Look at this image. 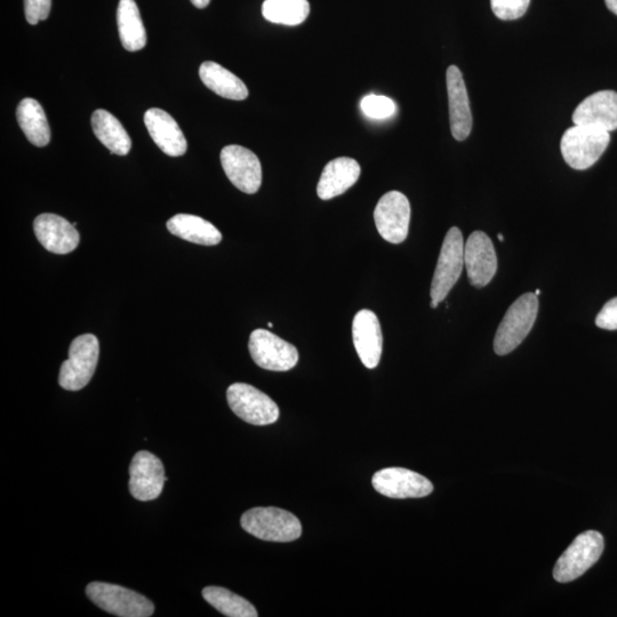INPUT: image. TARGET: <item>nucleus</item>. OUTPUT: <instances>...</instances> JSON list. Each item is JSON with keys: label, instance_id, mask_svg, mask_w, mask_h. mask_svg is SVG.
<instances>
[{"label": "nucleus", "instance_id": "423d86ee", "mask_svg": "<svg viewBox=\"0 0 617 617\" xmlns=\"http://www.w3.org/2000/svg\"><path fill=\"white\" fill-rule=\"evenodd\" d=\"M604 547V538L599 532L580 534L558 559L554 570L555 580L568 583L579 579L602 557Z\"/></svg>", "mask_w": 617, "mask_h": 617}, {"label": "nucleus", "instance_id": "412c9836", "mask_svg": "<svg viewBox=\"0 0 617 617\" xmlns=\"http://www.w3.org/2000/svg\"><path fill=\"white\" fill-rule=\"evenodd\" d=\"M199 77L204 85L221 98L243 101L247 99L246 85L221 64L206 61L199 68Z\"/></svg>", "mask_w": 617, "mask_h": 617}, {"label": "nucleus", "instance_id": "f257e3e1", "mask_svg": "<svg viewBox=\"0 0 617 617\" xmlns=\"http://www.w3.org/2000/svg\"><path fill=\"white\" fill-rule=\"evenodd\" d=\"M539 300L533 293H526L507 311L494 340L496 355L506 356L514 351L530 334L538 318Z\"/></svg>", "mask_w": 617, "mask_h": 617}, {"label": "nucleus", "instance_id": "5701e85b", "mask_svg": "<svg viewBox=\"0 0 617 617\" xmlns=\"http://www.w3.org/2000/svg\"><path fill=\"white\" fill-rule=\"evenodd\" d=\"M120 42L128 52H138L147 45V32L135 0H120L117 10Z\"/></svg>", "mask_w": 617, "mask_h": 617}, {"label": "nucleus", "instance_id": "2f4dec72", "mask_svg": "<svg viewBox=\"0 0 617 617\" xmlns=\"http://www.w3.org/2000/svg\"><path fill=\"white\" fill-rule=\"evenodd\" d=\"M190 2L192 3V5L202 10V8H205L208 5H210L211 0H190Z\"/></svg>", "mask_w": 617, "mask_h": 617}, {"label": "nucleus", "instance_id": "0eeeda50", "mask_svg": "<svg viewBox=\"0 0 617 617\" xmlns=\"http://www.w3.org/2000/svg\"><path fill=\"white\" fill-rule=\"evenodd\" d=\"M227 399L231 411L253 426H269L279 419V408L274 400L250 384H231Z\"/></svg>", "mask_w": 617, "mask_h": 617}, {"label": "nucleus", "instance_id": "f8f14e48", "mask_svg": "<svg viewBox=\"0 0 617 617\" xmlns=\"http://www.w3.org/2000/svg\"><path fill=\"white\" fill-rule=\"evenodd\" d=\"M376 492L390 499H419L434 491L429 479L404 468H388L376 472L372 479Z\"/></svg>", "mask_w": 617, "mask_h": 617}, {"label": "nucleus", "instance_id": "bb28decb", "mask_svg": "<svg viewBox=\"0 0 617 617\" xmlns=\"http://www.w3.org/2000/svg\"><path fill=\"white\" fill-rule=\"evenodd\" d=\"M203 597L215 610L228 617H256L259 615L256 608L248 600L228 589L207 587L203 590Z\"/></svg>", "mask_w": 617, "mask_h": 617}, {"label": "nucleus", "instance_id": "20e7f679", "mask_svg": "<svg viewBox=\"0 0 617 617\" xmlns=\"http://www.w3.org/2000/svg\"><path fill=\"white\" fill-rule=\"evenodd\" d=\"M91 602L109 614L120 617H149L155 606L147 597L117 584L92 582L86 588Z\"/></svg>", "mask_w": 617, "mask_h": 617}, {"label": "nucleus", "instance_id": "f3484780", "mask_svg": "<svg viewBox=\"0 0 617 617\" xmlns=\"http://www.w3.org/2000/svg\"><path fill=\"white\" fill-rule=\"evenodd\" d=\"M352 338L365 367H378L383 349V336L378 317L371 310H360L352 323Z\"/></svg>", "mask_w": 617, "mask_h": 617}, {"label": "nucleus", "instance_id": "9b49d317", "mask_svg": "<svg viewBox=\"0 0 617 617\" xmlns=\"http://www.w3.org/2000/svg\"><path fill=\"white\" fill-rule=\"evenodd\" d=\"M221 164L224 173L237 189L248 195L259 191L262 184V166L253 151L236 144L224 147L221 151Z\"/></svg>", "mask_w": 617, "mask_h": 617}, {"label": "nucleus", "instance_id": "c9c22d12", "mask_svg": "<svg viewBox=\"0 0 617 617\" xmlns=\"http://www.w3.org/2000/svg\"><path fill=\"white\" fill-rule=\"evenodd\" d=\"M534 294H535L536 296H539V295H541V291H540V290H536Z\"/></svg>", "mask_w": 617, "mask_h": 617}, {"label": "nucleus", "instance_id": "1a4fd4ad", "mask_svg": "<svg viewBox=\"0 0 617 617\" xmlns=\"http://www.w3.org/2000/svg\"><path fill=\"white\" fill-rule=\"evenodd\" d=\"M248 348L254 363L263 370L287 372L299 363L298 349L267 330L254 331Z\"/></svg>", "mask_w": 617, "mask_h": 617}, {"label": "nucleus", "instance_id": "a878e982", "mask_svg": "<svg viewBox=\"0 0 617 617\" xmlns=\"http://www.w3.org/2000/svg\"><path fill=\"white\" fill-rule=\"evenodd\" d=\"M263 18L284 26H299L308 19L310 4L308 0H264Z\"/></svg>", "mask_w": 617, "mask_h": 617}, {"label": "nucleus", "instance_id": "dca6fc26", "mask_svg": "<svg viewBox=\"0 0 617 617\" xmlns=\"http://www.w3.org/2000/svg\"><path fill=\"white\" fill-rule=\"evenodd\" d=\"M34 230L38 242L48 252L54 254H69L78 247L80 236L74 227L62 216L56 214H42L34 222Z\"/></svg>", "mask_w": 617, "mask_h": 617}, {"label": "nucleus", "instance_id": "c756f323", "mask_svg": "<svg viewBox=\"0 0 617 617\" xmlns=\"http://www.w3.org/2000/svg\"><path fill=\"white\" fill-rule=\"evenodd\" d=\"M52 0H24V12L31 26L45 21L51 13Z\"/></svg>", "mask_w": 617, "mask_h": 617}, {"label": "nucleus", "instance_id": "e433bc0d", "mask_svg": "<svg viewBox=\"0 0 617 617\" xmlns=\"http://www.w3.org/2000/svg\"><path fill=\"white\" fill-rule=\"evenodd\" d=\"M268 326H269V327H274V324L269 323V324H268Z\"/></svg>", "mask_w": 617, "mask_h": 617}, {"label": "nucleus", "instance_id": "6ab92c4d", "mask_svg": "<svg viewBox=\"0 0 617 617\" xmlns=\"http://www.w3.org/2000/svg\"><path fill=\"white\" fill-rule=\"evenodd\" d=\"M144 124L158 148L167 156L180 157L186 154L188 142L175 119L166 111L152 108L144 114Z\"/></svg>", "mask_w": 617, "mask_h": 617}, {"label": "nucleus", "instance_id": "a211bd4d", "mask_svg": "<svg viewBox=\"0 0 617 617\" xmlns=\"http://www.w3.org/2000/svg\"><path fill=\"white\" fill-rule=\"evenodd\" d=\"M573 123L610 133L617 130V93L600 91L588 96L575 109Z\"/></svg>", "mask_w": 617, "mask_h": 617}, {"label": "nucleus", "instance_id": "7ed1b4c3", "mask_svg": "<svg viewBox=\"0 0 617 617\" xmlns=\"http://www.w3.org/2000/svg\"><path fill=\"white\" fill-rule=\"evenodd\" d=\"M240 524L248 534L263 541L293 542L302 535L300 520L278 508H254L245 512Z\"/></svg>", "mask_w": 617, "mask_h": 617}, {"label": "nucleus", "instance_id": "6e6552de", "mask_svg": "<svg viewBox=\"0 0 617 617\" xmlns=\"http://www.w3.org/2000/svg\"><path fill=\"white\" fill-rule=\"evenodd\" d=\"M464 267V240L459 228L447 232L440 251L434 279L431 284V300L443 302L458 283Z\"/></svg>", "mask_w": 617, "mask_h": 617}, {"label": "nucleus", "instance_id": "39448f33", "mask_svg": "<svg viewBox=\"0 0 617 617\" xmlns=\"http://www.w3.org/2000/svg\"><path fill=\"white\" fill-rule=\"evenodd\" d=\"M100 344L93 334L78 336L72 341L69 359L61 366L59 383L68 391L82 390L93 378L98 366Z\"/></svg>", "mask_w": 617, "mask_h": 617}, {"label": "nucleus", "instance_id": "ddd939ff", "mask_svg": "<svg viewBox=\"0 0 617 617\" xmlns=\"http://www.w3.org/2000/svg\"><path fill=\"white\" fill-rule=\"evenodd\" d=\"M166 482L163 462L156 455L147 451L134 455L130 467V492L134 499L142 502L156 500Z\"/></svg>", "mask_w": 617, "mask_h": 617}, {"label": "nucleus", "instance_id": "4468645a", "mask_svg": "<svg viewBox=\"0 0 617 617\" xmlns=\"http://www.w3.org/2000/svg\"><path fill=\"white\" fill-rule=\"evenodd\" d=\"M464 264L472 286L482 288L492 282L498 270V258L490 237L482 231L472 232L464 245Z\"/></svg>", "mask_w": 617, "mask_h": 617}, {"label": "nucleus", "instance_id": "393cba45", "mask_svg": "<svg viewBox=\"0 0 617 617\" xmlns=\"http://www.w3.org/2000/svg\"><path fill=\"white\" fill-rule=\"evenodd\" d=\"M16 119L24 135L34 146L42 148L51 141V128L45 111L35 99H23L16 109Z\"/></svg>", "mask_w": 617, "mask_h": 617}, {"label": "nucleus", "instance_id": "cd10ccee", "mask_svg": "<svg viewBox=\"0 0 617 617\" xmlns=\"http://www.w3.org/2000/svg\"><path fill=\"white\" fill-rule=\"evenodd\" d=\"M362 110L368 118L387 119L394 116L396 104L387 96L371 94L362 100Z\"/></svg>", "mask_w": 617, "mask_h": 617}, {"label": "nucleus", "instance_id": "f704fd0d", "mask_svg": "<svg viewBox=\"0 0 617 617\" xmlns=\"http://www.w3.org/2000/svg\"><path fill=\"white\" fill-rule=\"evenodd\" d=\"M498 238H499L500 242H504V237H503V235L499 234V235H498Z\"/></svg>", "mask_w": 617, "mask_h": 617}, {"label": "nucleus", "instance_id": "b1692460", "mask_svg": "<svg viewBox=\"0 0 617 617\" xmlns=\"http://www.w3.org/2000/svg\"><path fill=\"white\" fill-rule=\"evenodd\" d=\"M93 132L110 151L111 155L126 156L132 148V140L119 120L106 110H96L92 115Z\"/></svg>", "mask_w": 617, "mask_h": 617}, {"label": "nucleus", "instance_id": "2eb2a0df", "mask_svg": "<svg viewBox=\"0 0 617 617\" xmlns=\"http://www.w3.org/2000/svg\"><path fill=\"white\" fill-rule=\"evenodd\" d=\"M446 84L452 135L455 140L464 141L471 133L474 119H472L467 86L458 67L451 66L447 69Z\"/></svg>", "mask_w": 617, "mask_h": 617}, {"label": "nucleus", "instance_id": "9d476101", "mask_svg": "<svg viewBox=\"0 0 617 617\" xmlns=\"http://www.w3.org/2000/svg\"><path fill=\"white\" fill-rule=\"evenodd\" d=\"M376 229L384 240L391 244L405 242L410 230L411 204L399 191L384 195L374 211Z\"/></svg>", "mask_w": 617, "mask_h": 617}, {"label": "nucleus", "instance_id": "7c9ffc66", "mask_svg": "<svg viewBox=\"0 0 617 617\" xmlns=\"http://www.w3.org/2000/svg\"><path fill=\"white\" fill-rule=\"evenodd\" d=\"M596 325L602 330H617V298L608 301L596 318Z\"/></svg>", "mask_w": 617, "mask_h": 617}, {"label": "nucleus", "instance_id": "4be33fe9", "mask_svg": "<svg viewBox=\"0 0 617 617\" xmlns=\"http://www.w3.org/2000/svg\"><path fill=\"white\" fill-rule=\"evenodd\" d=\"M167 229L176 237L197 245L214 246L221 243V232L211 222L191 214H178L167 222Z\"/></svg>", "mask_w": 617, "mask_h": 617}, {"label": "nucleus", "instance_id": "aec40b11", "mask_svg": "<svg viewBox=\"0 0 617 617\" xmlns=\"http://www.w3.org/2000/svg\"><path fill=\"white\" fill-rule=\"evenodd\" d=\"M360 166L355 159L341 157L328 163L317 186L320 199L330 200L349 190L359 179Z\"/></svg>", "mask_w": 617, "mask_h": 617}, {"label": "nucleus", "instance_id": "f03ea898", "mask_svg": "<svg viewBox=\"0 0 617 617\" xmlns=\"http://www.w3.org/2000/svg\"><path fill=\"white\" fill-rule=\"evenodd\" d=\"M611 142V133L599 128L574 125L564 133L560 150L565 162L574 170L594 166Z\"/></svg>", "mask_w": 617, "mask_h": 617}, {"label": "nucleus", "instance_id": "72a5a7b5", "mask_svg": "<svg viewBox=\"0 0 617 617\" xmlns=\"http://www.w3.org/2000/svg\"><path fill=\"white\" fill-rule=\"evenodd\" d=\"M438 304H439L438 302H436L434 300H431L430 306H431L432 309H436L438 307Z\"/></svg>", "mask_w": 617, "mask_h": 617}, {"label": "nucleus", "instance_id": "c85d7f7f", "mask_svg": "<svg viewBox=\"0 0 617 617\" xmlns=\"http://www.w3.org/2000/svg\"><path fill=\"white\" fill-rule=\"evenodd\" d=\"M531 0H491L492 11L496 18L503 21H515L526 14Z\"/></svg>", "mask_w": 617, "mask_h": 617}, {"label": "nucleus", "instance_id": "473e14b6", "mask_svg": "<svg viewBox=\"0 0 617 617\" xmlns=\"http://www.w3.org/2000/svg\"><path fill=\"white\" fill-rule=\"evenodd\" d=\"M608 10L617 15V0H605Z\"/></svg>", "mask_w": 617, "mask_h": 617}]
</instances>
